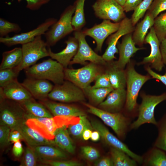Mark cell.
<instances>
[{"label":"cell","mask_w":166,"mask_h":166,"mask_svg":"<svg viewBox=\"0 0 166 166\" xmlns=\"http://www.w3.org/2000/svg\"><path fill=\"white\" fill-rule=\"evenodd\" d=\"M23 122L17 129L21 133L23 139L28 145L31 147L55 144L54 140H48L28 126Z\"/></svg>","instance_id":"cell-24"},{"label":"cell","mask_w":166,"mask_h":166,"mask_svg":"<svg viewBox=\"0 0 166 166\" xmlns=\"http://www.w3.org/2000/svg\"><path fill=\"white\" fill-rule=\"evenodd\" d=\"M11 128L9 126L4 125L0 126V144L1 147L7 145L9 141V137Z\"/></svg>","instance_id":"cell-46"},{"label":"cell","mask_w":166,"mask_h":166,"mask_svg":"<svg viewBox=\"0 0 166 166\" xmlns=\"http://www.w3.org/2000/svg\"><path fill=\"white\" fill-rule=\"evenodd\" d=\"M110 156L115 166H136L137 162L124 152L111 147Z\"/></svg>","instance_id":"cell-32"},{"label":"cell","mask_w":166,"mask_h":166,"mask_svg":"<svg viewBox=\"0 0 166 166\" xmlns=\"http://www.w3.org/2000/svg\"><path fill=\"white\" fill-rule=\"evenodd\" d=\"M26 116L29 117L25 121V124L45 138L54 140L55 133L58 128L78 122L80 117L54 116L51 118L39 117L26 112Z\"/></svg>","instance_id":"cell-1"},{"label":"cell","mask_w":166,"mask_h":166,"mask_svg":"<svg viewBox=\"0 0 166 166\" xmlns=\"http://www.w3.org/2000/svg\"><path fill=\"white\" fill-rule=\"evenodd\" d=\"M157 137L154 143V147L166 152V114L157 122Z\"/></svg>","instance_id":"cell-36"},{"label":"cell","mask_w":166,"mask_h":166,"mask_svg":"<svg viewBox=\"0 0 166 166\" xmlns=\"http://www.w3.org/2000/svg\"><path fill=\"white\" fill-rule=\"evenodd\" d=\"M21 29L18 24L11 22L4 19L0 18V36L4 37L12 32L18 33Z\"/></svg>","instance_id":"cell-40"},{"label":"cell","mask_w":166,"mask_h":166,"mask_svg":"<svg viewBox=\"0 0 166 166\" xmlns=\"http://www.w3.org/2000/svg\"><path fill=\"white\" fill-rule=\"evenodd\" d=\"M24 152V157L20 166L36 165L38 160L33 147L28 145Z\"/></svg>","instance_id":"cell-41"},{"label":"cell","mask_w":166,"mask_h":166,"mask_svg":"<svg viewBox=\"0 0 166 166\" xmlns=\"http://www.w3.org/2000/svg\"><path fill=\"white\" fill-rule=\"evenodd\" d=\"M79 121L77 123L70 124L67 126V128L70 135L77 138H82L84 131L87 128H93L90 122L86 115L80 117Z\"/></svg>","instance_id":"cell-34"},{"label":"cell","mask_w":166,"mask_h":166,"mask_svg":"<svg viewBox=\"0 0 166 166\" xmlns=\"http://www.w3.org/2000/svg\"><path fill=\"white\" fill-rule=\"evenodd\" d=\"M52 145H45L32 147L38 160H59L67 158L66 154L64 152Z\"/></svg>","instance_id":"cell-26"},{"label":"cell","mask_w":166,"mask_h":166,"mask_svg":"<svg viewBox=\"0 0 166 166\" xmlns=\"http://www.w3.org/2000/svg\"><path fill=\"white\" fill-rule=\"evenodd\" d=\"M142 102L138 109L137 119L131 123L130 129H136L142 124L146 123L157 125L154 115L156 107L159 103L166 100V93L158 96L141 95Z\"/></svg>","instance_id":"cell-6"},{"label":"cell","mask_w":166,"mask_h":166,"mask_svg":"<svg viewBox=\"0 0 166 166\" xmlns=\"http://www.w3.org/2000/svg\"><path fill=\"white\" fill-rule=\"evenodd\" d=\"M106 73L108 74L112 87L114 89L124 88L126 85V73L121 69L113 66Z\"/></svg>","instance_id":"cell-30"},{"label":"cell","mask_w":166,"mask_h":166,"mask_svg":"<svg viewBox=\"0 0 166 166\" xmlns=\"http://www.w3.org/2000/svg\"><path fill=\"white\" fill-rule=\"evenodd\" d=\"M95 80V83L94 85L92 86L93 88L112 87L108 75L106 73L104 74H98Z\"/></svg>","instance_id":"cell-44"},{"label":"cell","mask_w":166,"mask_h":166,"mask_svg":"<svg viewBox=\"0 0 166 166\" xmlns=\"http://www.w3.org/2000/svg\"><path fill=\"white\" fill-rule=\"evenodd\" d=\"M23 140L20 132L18 130L11 129L9 137V141L12 143Z\"/></svg>","instance_id":"cell-52"},{"label":"cell","mask_w":166,"mask_h":166,"mask_svg":"<svg viewBox=\"0 0 166 166\" xmlns=\"http://www.w3.org/2000/svg\"><path fill=\"white\" fill-rule=\"evenodd\" d=\"M97 65L91 62L78 69L65 68V79L83 89L90 85V84L95 80L100 74Z\"/></svg>","instance_id":"cell-10"},{"label":"cell","mask_w":166,"mask_h":166,"mask_svg":"<svg viewBox=\"0 0 166 166\" xmlns=\"http://www.w3.org/2000/svg\"><path fill=\"white\" fill-rule=\"evenodd\" d=\"M143 0H126L123 7L126 13L134 10Z\"/></svg>","instance_id":"cell-48"},{"label":"cell","mask_w":166,"mask_h":166,"mask_svg":"<svg viewBox=\"0 0 166 166\" xmlns=\"http://www.w3.org/2000/svg\"><path fill=\"white\" fill-rule=\"evenodd\" d=\"M146 69L153 78L159 80L166 86V73L163 75L159 74L153 71L149 67H147Z\"/></svg>","instance_id":"cell-50"},{"label":"cell","mask_w":166,"mask_h":166,"mask_svg":"<svg viewBox=\"0 0 166 166\" xmlns=\"http://www.w3.org/2000/svg\"><path fill=\"white\" fill-rule=\"evenodd\" d=\"M95 130L92 131L90 138L93 141H97L99 140L101 136L99 132L98 131Z\"/></svg>","instance_id":"cell-55"},{"label":"cell","mask_w":166,"mask_h":166,"mask_svg":"<svg viewBox=\"0 0 166 166\" xmlns=\"http://www.w3.org/2000/svg\"><path fill=\"white\" fill-rule=\"evenodd\" d=\"M160 49L163 61L166 65V38L160 42Z\"/></svg>","instance_id":"cell-53"},{"label":"cell","mask_w":166,"mask_h":166,"mask_svg":"<svg viewBox=\"0 0 166 166\" xmlns=\"http://www.w3.org/2000/svg\"><path fill=\"white\" fill-rule=\"evenodd\" d=\"M64 68L58 61L49 58L24 70L28 77L49 80L55 85H60L64 81Z\"/></svg>","instance_id":"cell-2"},{"label":"cell","mask_w":166,"mask_h":166,"mask_svg":"<svg viewBox=\"0 0 166 166\" xmlns=\"http://www.w3.org/2000/svg\"><path fill=\"white\" fill-rule=\"evenodd\" d=\"M74 37L77 39L79 45L77 52L71 61L70 64H79L85 65L86 61L96 64L105 65L106 62L101 56L93 51L87 43L85 36L82 30L74 31Z\"/></svg>","instance_id":"cell-11"},{"label":"cell","mask_w":166,"mask_h":166,"mask_svg":"<svg viewBox=\"0 0 166 166\" xmlns=\"http://www.w3.org/2000/svg\"><path fill=\"white\" fill-rule=\"evenodd\" d=\"M144 43L150 45L151 52L149 56L144 58L140 64L150 63L152 68L158 71H160L164 64L160 49V42L153 26L150 28L149 32L146 35Z\"/></svg>","instance_id":"cell-17"},{"label":"cell","mask_w":166,"mask_h":166,"mask_svg":"<svg viewBox=\"0 0 166 166\" xmlns=\"http://www.w3.org/2000/svg\"><path fill=\"white\" fill-rule=\"evenodd\" d=\"M22 0H18L19 2ZM27 2L26 7L31 10L39 9L43 5L48 3L50 0H25Z\"/></svg>","instance_id":"cell-47"},{"label":"cell","mask_w":166,"mask_h":166,"mask_svg":"<svg viewBox=\"0 0 166 166\" xmlns=\"http://www.w3.org/2000/svg\"><path fill=\"white\" fill-rule=\"evenodd\" d=\"M0 100V125L17 130L25 121L20 117L24 115L25 110L18 102L3 98Z\"/></svg>","instance_id":"cell-7"},{"label":"cell","mask_w":166,"mask_h":166,"mask_svg":"<svg viewBox=\"0 0 166 166\" xmlns=\"http://www.w3.org/2000/svg\"><path fill=\"white\" fill-rule=\"evenodd\" d=\"M153 27L160 42L166 38V12L155 18Z\"/></svg>","instance_id":"cell-37"},{"label":"cell","mask_w":166,"mask_h":166,"mask_svg":"<svg viewBox=\"0 0 166 166\" xmlns=\"http://www.w3.org/2000/svg\"><path fill=\"white\" fill-rule=\"evenodd\" d=\"M23 152V149L20 140L14 143L12 152L14 156L16 157L20 156L22 154Z\"/></svg>","instance_id":"cell-51"},{"label":"cell","mask_w":166,"mask_h":166,"mask_svg":"<svg viewBox=\"0 0 166 166\" xmlns=\"http://www.w3.org/2000/svg\"><path fill=\"white\" fill-rule=\"evenodd\" d=\"M122 7L124 6L126 0H115Z\"/></svg>","instance_id":"cell-56"},{"label":"cell","mask_w":166,"mask_h":166,"mask_svg":"<svg viewBox=\"0 0 166 166\" xmlns=\"http://www.w3.org/2000/svg\"><path fill=\"white\" fill-rule=\"evenodd\" d=\"M50 100L64 103L83 101L85 94L83 89L71 82L67 81L60 85H55L49 93Z\"/></svg>","instance_id":"cell-9"},{"label":"cell","mask_w":166,"mask_h":166,"mask_svg":"<svg viewBox=\"0 0 166 166\" xmlns=\"http://www.w3.org/2000/svg\"><path fill=\"white\" fill-rule=\"evenodd\" d=\"M85 0H76L74 3L75 6L74 14L72 20V25L74 31L81 30L86 21L84 12V4Z\"/></svg>","instance_id":"cell-33"},{"label":"cell","mask_w":166,"mask_h":166,"mask_svg":"<svg viewBox=\"0 0 166 166\" xmlns=\"http://www.w3.org/2000/svg\"><path fill=\"white\" fill-rule=\"evenodd\" d=\"M57 21L54 18H48L37 28L28 32L16 34L11 37L7 36L0 37V42L9 46L18 44L22 45L29 42L34 40L36 37L45 34Z\"/></svg>","instance_id":"cell-13"},{"label":"cell","mask_w":166,"mask_h":166,"mask_svg":"<svg viewBox=\"0 0 166 166\" xmlns=\"http://www.w3.org/2000/svg\"><path fill=\"white\" fill-rule=\"evenodd\" d=\"M153 0H143L134 10L131 18L133 25L135 26L147 11Z\"/></svg>","instance_id":"cell-38"},{"label":"cell","mask_w":166,"mask_h":166,"mask_svg":"<svg viewBox=\"0 0 166 166\" xmlns=\"http://www.w3.org/2000/svg\"><path fill=\"white\" fill-rule=\"evenodd\" d=\"M19 103L26 111L34 116L46 118L54 117L43 104L37 102L34 98Z\"/></svg>","instance_id":"cell-29"},{"label":"cell","mask_w":166,"mask_h":166,"mask_svg":"<svg viewBox=\"0 0 166 166\" xmlns=\"http://www.w3.org/2000/svg\"><path fill=\"white\" fill-rule=\"evenodd\" d=\"M42 163L52 166H79L82 165L80 162L75 160H43Z\"/></svg>","instance_id":"cell-45"},{"label":"cell","mask_w":166,"mask_h":166,"mask_svg":"<svg viewBox=\"0 0 166 166\" xmlns=\"http://www.w3.org/2000/svg\"><path fill=\"white\" fill-rule=\"evenodd\" d=\"M132 33L123 36L121 42H119L117 45L119 57L117 61L113 63L116 67L123 69L129 62L131 58L138 51L143 48H137L132 38Z\"/></svg>","instance_id":"cell-18"},{"label":"cell","mask_w":166,"mask_h":166,"mask_svg":"<svg viewBox=\"0 0 166 166\" xmlns=\"http://www.w3.org/2000/svg\"><path fill=\"white\" fill-rule=\"evenodd\" d=\"M114 89L112 87L93 88L89 85L83 90L92 102L95 104L99 105Z\"/></svg>","instance_id":"cell-31"},{"label":"cell","mask_w":166,"mask_h":166,"mask_svg":"<svg viewBox=\"0 0 166 166\" xmlns=\"http://www.w3.org/2000/svg\"><path fill=\"white\" fill-rule=\"evenodd\" d=\"M88 108V111L99 117L107 125L113 130L118 137L124 139L131 124L130 117L118 112H109L97 108L91 105L84 103Z\"/></svg>","instance_id":"cell-3"},{"label":"cell","mask_w":166,"mask_h":166,"mask_svg":"<svg viewBox=\"0 0 166 166\" xmlns=\"http://www.w3.org/2000/svg\"><path fill=\"white\" fill-rule=\"evenodd\" d=\"M65 43L66 44V47L59 52H53L49 47L48 49L49 56L60 63L64 68H66L70 64L71 60L76 54L79 45L77 39L74 36L69 37Z\"/></svg>","instance_id":"cell-21"},{"label":"cell","mask_w":166,"mask_h":166,"mask_svg":"<svg viewBox=\"0 0 166 166\" xmlns=\"http://www.w3.org/2000/svg\"><path fill=\"white\" fill-rule=\"evenodd\" d=\"M40 102L48 109L53 116L80 117L85 115L83 111L72 105L55 102L48 99Z\"/></svg>","instance_id":"cell-23"},{"label":"cell","mask_w":166,"mask_h":166,"mask_svg":"<svg viewBox=\"0 0 166 166\" xmlns=\"http://www.w3.org/2000/svg\"><path fill=\"white\" fill-rule=\"evenodd\" d=\"M54 141L55 144L61 149L73 154L75 147L70 136L67 126L58 128L55 133Z\"/></svg>","instance_id":"cell-27"},{"label":"cell","mask_w":166,"mask_h":166,"mask_svg":"<svg viewBox=\"0 0 166 166\" xmlns=\"http://www.w3.org/2000/svg\"><path fill=\"white\" fill-rule=\"evenodd\" d=\"M75 10L74 4L67 6L61 15L59 19L45 33V42L48 47L54 45L61 39L74 31L72 20Z\"/></svg>","instance_id":"cell-4"},{"label":"cell","mask_w":166,"mask_h":166,"mask_svg":"<svg viewBox=\"0 0 166 166\" xmlns=\"http://www.w3.org/2000/svg\"><path fill=\"white\" fill-rule=\"evenodd\" d=\"M81 152L84 157L90 161H95L99 158L100 154L95 148L89 146H83L81 147Z\"/></svg>","instance_id":"cell-43"},{"label":"cell","mask_w":166,"mask_h":166,"mask_svg":"<svg viewBox=\"0 0 166 166\" xmlns=\"http://www.w3.org/2000/svg\"><path fill=\"white\" fill-rule=\"evenodd\" d=\"M92 6L95 15L100 19L118 22L126 17L123 7L115 0H97Z\"/></svg>","instance_id":"cell-12"},{"label":"cell","mask_w":166,"mask_h":166,"mask_svg":"<svg viewBox=\"0 0 166 166\" xmlns=\"http://www.w3.org/2000/svg\"><path fill=\"white\" fill-rule=\"evenodd\" d=\"M19 72L15 68L0 69V87H2L17 79Z\"/></svg>","instance_id":"cell-39"},{"label":"cell","mask_w":166,"mask_h":166,"mask_svg":"<svg viewBox=\"0 0 166 166\" xmlns=\"http://www.w3.org/2000/svg\"><path fill=\"white\" fill-rule=\"evenodd\" d=\"M154 19L150 13L147 12L144 19L137 24L132 35L135 44L140 46L143 45L148 30L153 26Z\"/></svg>","instance_id":"cell-25"},{"label":"cell","mask_w":166,"mask_h":166,"mask_svg":"<svg viewBox=\"0 0 166 166\" xmlns=\"http://www.w3.org/2000/svg\"><path fill=\"white\" fill-rule=\"evenodd\" d=\"M94 165L96 166H113L114 164L110 156H105L95 161Z\"/></svg>","instance_id":"cell-49"},{"label":"cell","mask_w":166,"mask_h":166,"mask_svg":"<svg viewBox=\"0 0 166 166\" xmlns=\"http://www.w3.org/2000/svg\"><path fill=\"white\" fill-rule=\"evenodd\" d=\"M166 10V0H153L147 12L155 18L161 12Z\"/></svg>","instance_id":"cell-42"},{"label":"cell","mask_w":166,"mask_h":166,"mask_svg":"<svg viewBox=\"0 0 166 166\" xmlns=\"http://www.w3.org/2000/svg\"><path fill=\"white\" fill-rule=\"evenodd\" d=\"M126 97L125 88L114 89L106 99L99 104L100 109L113 113L119 112L122 108Z\"/></svg>","instance_id":"cell-22"},{"label":"cell","mask_w":166,"mask_h":166,"mask_svg":"<svg viewBox=\"0 0 166 166\" xmlns=\"http://www.w3.org/2000/svg\"><path fill=\"white\" fill-rule=\"evenodd\" d=\"M120 24V22H112L109 20H103L100 24L85 29L82 31L85 36L90 37L95 40L97 44L96 51H101L105 40L117 30Z\"/></svg>","instance_id":"cell-15"},{"label":"cell","mask_w":166,"mask_h":166,"mask_svg":"<svg viewBox=\"0 0 166 166\" xmlns=\"http://www.w3.org/2000/svg\"><path fill=\"white\" fill-rule=\"evenodd\" d=\"M0 98L13 100L19 103L33 97L29 91L15 79L5 86L0 87Z\"/></svg>","instance_id":"cell-20"},{"label":"cell","mask_w":166,"mask_h":166,"mask_svg":"<svg viewBox=\"0 0 166 166\" xmlns=\"http://www.w3.org/2000/svg\"><path fill=\"white\" fill-rule=\"evenodd\" d=\"M34 98L43 101L48 99L54 86L48 80L28 77L21 83Z\"/></svg>","instance_id":"cell-19"},{"label":"cell","mask_w":166,"mask_h":166,"mask_svg":"<svg viewBox=\"0 0 166 166\" xmlns=\"http://www.w3.org/2000/svg\"><path fill=\"white\" fill-rule=\"evenodd\" d=\"M48 47L41 35L34 40L22 45V59L20 65L15 68L19 72L35 64L42 58L49 56Z\"/></svg>","instance_id":"cell-5"},{"label":"cell","mask_w":166,"mask_h":166,"mask_svg":"<svg viewBox=\"0 0 166 166\" xmlns=\"http://www.w3.org/2000/svg\"><path fill=\"white\" fill-rule=\"evenodd\" d=\"M126 77L127 90L125 107L128 112H131L136 107L137 99L141 88L151 77L149 76L139 73L132 66L128 67Z\"/></svg>","instance_id":"cell-8"},{"label":"cell","mask_w":166,"mask_h":166,"mask_svg":"<svg viewBox=\"0 0 166 166\" xmlns=\"http://www.w3.org/2000/svg\"><path fill=\"white\" fill-rule=\"evenodd\" d=\"M90 123L93 129L99 132L101 137L107 144L111 147L124 152L137 163L140 164L142 163L143 159L142 157L131 151L125 144L111 133L100 122L93 120Z\"/></svg>","instance_id":"cell-16"},{"label":"cell","mask_w":166,"mask_h":166,"mask_svg":"<svg viewBox=\"0 0 166 166\" xmlns=\"http://www.w3.org/2000/svg\"><path fill=\"white\" fill-rule=\"evenodd\" d=\"M144 162L151 166H166V155L162 150L155 147L150 151Z\"/></svg>","instance_id":"cell-35"},{"label":"cell","mask_w":166,"mask_h":166,"mask_svg":"<svg viewBox=\"0 0 166 166\" xmlns=\"http://www.w3.org/2000/svg\"><path fill=\"white\" fill-rule=\"evenodd\" d=\"M135 28L131 18L126 17L120 22L119 29L111 35L107 40L108 47L102 56L106 61H110L116 59L115 54L119 53L117 45L119 39L122 36L132 33Z\"/></svg>","instance_id":"cell-14"},{"label":"cell","mask_w":166,"mask_h":166,"mask_svg":"<svg viewBox=\"0 0 166 166\" xmlns=\"http://www.w3.org/2000/svg\"><path fill=\"white\" fill-rule=\"evenodd\" d=\"M0 65V69L14 68L20 64L22 59V47H16L8 51L4 52Z\"/></svg>","instance_id":"cell-28"},{"label":"cell","mask_w":166,"mask_h":166,"mask_svg":"<svg viewBox=\"0 0 166 166\" xmlns=\"http://www.w3.org/2000/svg\"><path fill=\"white\" fill-rule=\"evenodd\" d=\"M92 129L87 128L83 132L82 135V138L85 140H87L90 138L92 133Z\"/></svg>","instance_id":"cell-54"}]
</instances>
